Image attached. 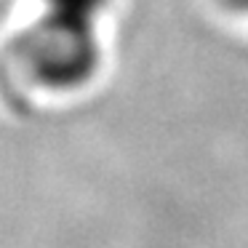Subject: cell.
<instances>
[{
    "label": "cell",
    "mask_w": 248,
    "mask_h": 248,
    "mask_svg": "<svg viewBox=\"0 0 248 248\" xmlns=\"http://www.w3.org/2000/svg\"><path fill=\"white\" fill-rule=\"evenodd\" d=\"M237 6H240V11H248V0H235Z\"/></svg>",
    "instance_id": "cell-2"
},
{
    "label": "cell",
    "mask_w": 248,
    "mask_h": 248,
    "mask_svg": "<svg viewBox=\"0 0 248 248\" xmlns=\"http://www.w3.org/2000/svg\"><path fill=\"white\" fill-rule=\"evenodd\" d=\"M109 0H43V16L27 32L22 56L30 75L51 91H75L99 70V19Z\"/></svg>",
    "instance_id": "cell-1"
}]
</instances>
